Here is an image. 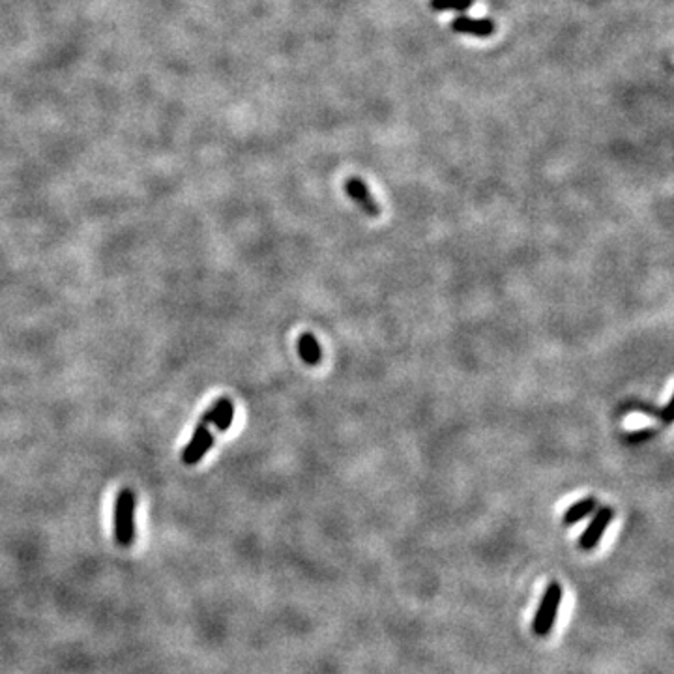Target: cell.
<instances>
[{
  "label": "cell",
  "instance_id": "cell-1",
  "mask_svg": "<svg viewBox=\"0 0 674 674\" xmlns=\"http://www.w3.org/2000/svg\"><path fill=\"white\" fill-rule=\"evenodd\" d=\"M114 539L121 547H129L135 539V495L128 487L114 503Z\"/></svg>",
  "mask_w": 674,
  "mask_h": 674
},
{
  "label": "cell",
  "instance_id": "cell-2",
  "mask_svg": "<svg viewBox=\"0 0 674 674\" xmlns=\"http://www.w3.org/2000/svg\"><path fill=\"white\" fill-rule=\"evenodd\" d=\"M562 587L561 583L556 581H551L542 595V602H539V607L536 611V616H534V622H532V629L536 635H539V637H545V635L551 633L554 622H556V616H558V609H561V603H562Z\"/></svg>",
  "mask_w": 674,
  "mask_h": 674
},
{
  "label": "cell",
  "instance_id": "cell-3",
  "mask_svg": "<svg viewBox=\"0 0 674 674\" xmlns=\"http://www.w3.org/2000/svg\"><path fill=\"white\" fill-rule=\"evenodd\" d=\"M345 194L349 196V199L363 212L365 216L370 218H379L380 216V204L373 197L371 189L365 186V182L358 177H351L345 180Z\"/></svg>",
  "mask_w": 674,
  "mask_h": 674
},
{
  "label": "cell",
  "instance_id": "cell-4",
  "mask_svg": "<svg viewBox=\"0 0 674 674\" xmlns=\"http://www.w3.org/2000/svg\"><path fill=\"white\" fill-rule=\"evenodd\" d=\"M612 517H614V510L611 506L598 508V512H595L590 525L585 528V532L579 537V549L594 551L595 547H598L605 530L609 528V525L612 521Z\"/></svg>",
  "mask_w": 674,
  "mask_h": 674
},
{
  "label": "cell",
  "instance_id": "cell-5",
  "mask_svg": "<svg viewBox=\"0 0 674 674\" xmlns=\"http://www.w3.org/2000/svg\"><path fill=\"white\" fill-rule=\"evenodd\" d=\"M214 445V435L210 433V428L206 423H199L194 431V437H191L189 445L182 452V461L184 465H197L199 461L206 455V452Z\"/></svg>",
  "mask_w": 674,
  "mask_h": 674
},
{
  "label": "cell",
  "instance_id": "cell-6",
  "mask_svg": "<svg viewBox=\"0 0 674 674\" xmlns=\"http://www.w3.org/2000/svg\"><path fill=\"white\" fill-rule=\"evenodd\" d=\"M450 29L457 34H467L474 37H489L495 34L496 25L491 19H472L467 15H457L450 23Z\"/></svg>",
  "mask_w": 674,
  "mask_h": 674
},
{
  "label": "cell",
  "instance_id": "cell-7",
  "mask_svg": "<svg viewBox=\"0 0 674 674\" xmlns=\"http://www.w3.org/2000/svg\"><path fill=\"white\" fill-rule=\"evenodd\" d=\"M233 418H235V404L230 399L227 397H221L214 403V407L208 409L203 416V423H206V426H210V423H214L218 431H227L230 428V423H233Z\"/></svg>",
  "mask_w": 674,
  "mask_h": 674
},
{
  "label": "cell",
  "instance_id": "cell-8",
  "mask_svg": "<svg viewBox=\"0 0 674 674\" xmlns=\"http://www.w3.org/2000/svg\"><path fill=\"white\" fill-rule=\"evenodd\" d=\"M672 403H674V399L670 397L669 399V403L665 404V407L663 409H660L658 407V404H653V403H648V401H641V399H629V401H626L624 403V407H622V411H631V412H643V414H646V416H652V418H658V420H662L663 423H665V426H670V421H672Z\"/></svg>",
  "mask_w": 674,
  "mask_h": 674
},
{
  "label": "cell",
  "instance_id": "cell-9",
  "mask_svg": "<svg viewBox=\"0 0 674 674\" xmlns=\"http://www.w3.org/2000/svg\"><path fill=\"white\" fill-rule=\"evenodd\" d=\"M598 498L595 496H587L583 500H579V503H575L573 506H570L562 517V523L564 527H573L579 521H583L585 517H588L592 512L598 510Z\"/></svg>",
  "mask_w": 674,
  "mask_h": 674
},
{
  "label": "cell",
  "instance_id": "cell-10",
  "mask_svg": "<svg viewBox=\"0 0 674 674\" xmlns=\"http://www.w3.org/2000/svg\"><path fill=\"white\" fill-rule=\"evenodd\" d=\"M298 354L300 358L307 363V365H319L320 360H322V349L319 345V339L310 334V332H304L300 337H298Z\"/></svg>",
  "mask_w": 674,
  "mask_h": 674
},
{
  "label": "cell",
  "instance_id": "cell-11",
  "mask_svg": "<svg viewBox=\"0 0 674 674\" xmlns=\"http://www.w3.org/2000/svg\"><path fill=\"white\" fill-rule=\"evenodd\" d=\"M474 0H429V8L433 12H457L465 13L470 10Z\"/></svg>",
  "mask_w": 674,
  "mask_h": 674
},
{
  "label": "cell",
  "instance_id": "cell-12",
  "mask_svg": "<svg viewBox=\"0 0 674 674\" xmlns=\"http://www.w3.org/2000/svg\"><path fill=\"white\" fill-rule=\"evenodd\" d=\"M658 435V429L656 428H645V429H637V431H631V433H624V442L626 445H643V442L650 440Z\"/></svg>",
  "mask_w": 674,
  "mask_h": 674
}]
</instances>
